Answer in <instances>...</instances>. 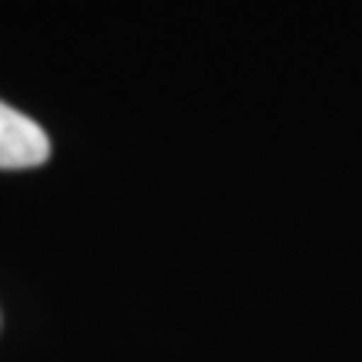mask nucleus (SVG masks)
Instances as JSON below:
<instances>
[{
    "label": "nucleus",
    "mask_w": 362,
    "mask_h": 362,
    "mask_svg": "<svg viewBox=\"0 0 362 362\" xmlns=\"http://www.w3.org/2000/svg\"><path fill=\"white\" fill-rule=\"evenodd\" d=\"M51 155V141L37 121L13 111L11 104L0 101V168L24 171L44 165Z\"/></svg>",
    "instance_id": "obj_1"
}]
</instances>
